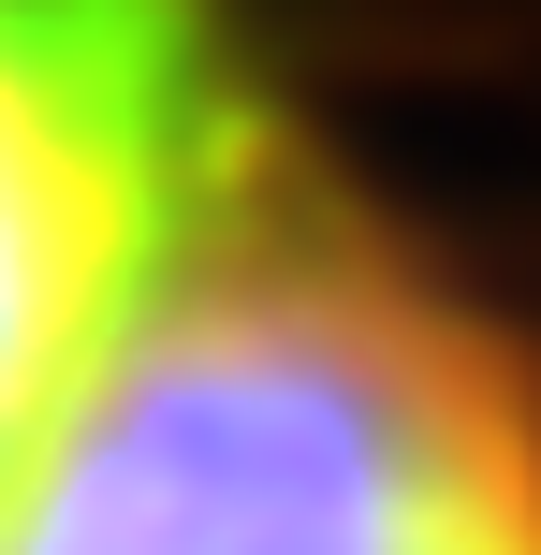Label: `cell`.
Listing matches in <instances>:
<instances>
[{
  "label": "cell",
  "instance_id": "2",
  "mask_svg": "<svg viewBox=\"0 0 541 555\" xmlns=\"http://www.w3.org/2000/svg\"><path fill=\"white\" fill-rule=\"evenodd\" d=\"M234 0H0V482L263 162Z\"/></svg>",
  "mask_w": 541,
  "mask_h": 555
},
{
  "label": "cell",
  "instance_id": "1",
  "mask_svg": "<svg viewBox=\"0 0 541 555\" xmlns=\"http://www.w3.org/2000/svg\"><path fill=\"white\" fill-rule=\"evenodd\" d=\"M0 555H541V336L263 132L0 482Z\"/></svg>",
  "mask_w": 541,
  "mask_h": 555
}]
</instances>
